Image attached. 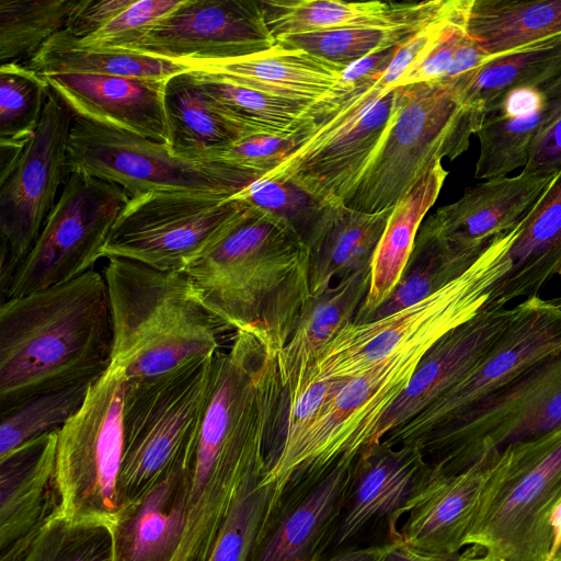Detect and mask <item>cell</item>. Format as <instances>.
I'll list each match as a JSON object with an SVG mask.
<instances>
[{"instance_id":"9a60e30c","label":"cell","mask_w":561,"mask_h":561,"mask_svg":"<svg viewBox=\"0 0 561 561\" xmlns=\"http://www.w3.org/2000/svg\"><path fill=\"white\" fill-rule=\"evenodd\" d=\"M515 307L513 319L480 363L381 442L417 447L466 409L561 350V297L533 296Z\"/></svg>"},{"instance_id":"52a82bcc","label":"cell","mask_w":561,"mask_h":561,"mask_svg":"<svg viewBox=\"0 0 561 561\" xmlns=\"http://www.w3.org/2000/svg\"><path fill=\"white\" fill-rule=\"evenodd\" d=\"M510 241V232L494 239L462 275L423 300L375 321L347 324L319 353L297 397L312 382L353 378L397 351L434 344L473 318L508 270Z\"/></svg>"},{"instance_id":"94428289","label":"cell","mask_w":561,"mask_h":561,"mask_svg":"<svg viewBox=\"0 0 561 561\" xmlns=\"http://www.w3.org/2000/svg\"><path fill=\"white\" fill-rule=\"evenodd\" d=\"M553 561H561V560H553Z\"/></svg>"},{"instance_id":"e0dca14e","label":"cell","mask_w":561,"mask_h":561,"mask_svg":"<svg viewBox=\"0 0 561 561\" xmlns=\"http://www.w3.org/2000/svg\"><path fill=\"white\" fill-rule=\"evenodd\" d=\"M430 476L431 466L415 447L380 440L359 454L325 558L401 542L399 520Z\"/></svg>"},{"instance_id":"91938a15","label":"cell","mask_w":561,"mask_h":561,"mask_svg":"<svg viewBox=\"0 0 561 561\" xmlns=\"http://www.w3.org/2000/svg\"><path fill=\"white\" fill-rule=\"evenodd\" d=\"M553 560H561V549L558 551V553H557V556L554 557Z\"/></svg>"},{"instance_id":"e575fe53","label":"cell","mask_w":561,"mask_h":561,"mask_svg":"<svg viewBox=\"0 0 561 561\" xmlns=\"http://www.w3.org/2000/svg\"><path fill=\"white\" fill-rule=\"evenodd\" d=\"M561 77V33L502 55L480 67L461 91L462 101L485 115L513 90L545 89Z\"/></svg>"},{"instance_id":"4316f807","label":"cell","mask_w":561,"mask_h":561,"mask_svg":"<svg viewBox=\"0 0 561 561\" xmlns=\"http://www.w3.org/2000/svg\"><path fill=\"white\" fill-rule=\"evenodd\" d=\"M394 207L362 211L342 202L322 204L302 236L312 298L336 279L370 265Z\"/></svg>"},{"instance_id":"cb8c5ba5","label":"cell","mask_w":561,"mask_h":561,"mask_svg":"<svg viewBox=\"0 0 561 561\" xmlns=\"http://www.w3.org/2000/svg\"><path fill=\"white\" fill-rule=\"evenodd\" d=\"M456 0L369 1L261 0L265 23L275 41L299 34L347 28L423 26Z\"/></svg>"},{"instance_id":"7402d4cb","label":"cell","mask_w":561,"mask_h":561,"mask_svg":"<svg viewBox=\"0 0 561 561\" xmlns=\"http://www.w3.org/2000/svg\"><path fill=\"white\" fill-rule=\"evenodd\" d=\"M515 312V306L483 305L473 318L442 336L426 352L408 387L385 416L380 440L423 411L478 365Z\"/></svg>"},{"instance_id":"7dc6e473","label":"cell","mask_w":561,"mask_h":561,"mask_svg":"<svg viewBox=\"0 0 561 561\" xmlns=\"http://www.w3.org/2000/svg\"><path fill=\"white\" fill-rule=\"evenodd\" d=\"M295 146V135L280 137L253 134L220 149L213 156V160L253 171L263 178L275 169Z\"/></svg>"},{"instance_id":"f5cc1de1","label":"cell","mask_w":561,"mask_h":561,"mask_svg":"<svg viewBox=\"0 0 561 561\" xmlns=\"http://www.w3.org/2000/svg\"><path fill=\"white\" fill-rule=\"evenodd\" d=\"M382 561H462V554L461 551L449 556L427 554L398 542L386 549Z\"/></svg>"},{"instance_id":"f1b7e54d","label":"cell","mask_w":561,"mask_h":561,"mask_svg":"<svg viewBox=\"0 0 561 561\" xmlns=\"http://www.w3.org/2000/svg\"><path fill=\"white\" fill-rule=\"evenodd\" d=\"M345 68L301 49L275 44L254 55L204 64L194 69L266 94L312 104L334 91Z\"/></svg>"},{"instance_id":"277c9868","label":"cell","mask_w":561,"mask_h":561,"mask_svg":"<svg viewBox=\"0 0 561 561\" xmlns=\"http://www.w3.org/2000/svg\"><path fill=\"white\" fill-rule=\"evenodd\" d=\"M113 327L112 365L126 382L149 380L220 350L224 328L184 272L110 257L104 270Z\"/></svg>"},{"instance_id":"60d3db41","label":"cell","mask_w":561,"mask_h":561,"mask_svg":"<svg viewBox=\"0 0 561 561\" xmlns=\"http://www.w3.org/2000/svg\"><path fill=\"white\" fill-rule=\"evenodd\" d=\"M92 382H77L39 393L1 413L0 457L33 438L61 428L81 409Z\"/></svg>"},{"instance_id":"bcb514c9","label":"cell","mask_w":561,"mask_h":561,"mask_svg":"<svg viewBox=\"0 0 561 561\" xmlns=\"http://www.w3.org/2000/svg\"><path fill=\"white\" fill-rule=\"evenodd\" d=\"M232 197L287 220L301 237L322 205L296 186L268 178L253 181Z\"/></svg>"},{"instance_id":"d590c367","label":"cell","mask_w":561,"mask_h":561,"mask_svg":"<svg viewBox=\"0 0 561 561\" xmlns=\"http://www.w3.org/2000/svg\"><path fill=\"white\" fill-rule=\"evenodd\" d=\"M192 71L218 108L250 135L291 137L308 122L310 103L266 94L210 72Z\"/></svg>"},{"instance_id":"c3c4849f","label":"cell","mask_w":561,"mask_h":561,"mask_svg":"<svg viewBox=\"0 0 561 561\" xmlns=\"http://www.w3.org/2000/svg\"><path fill=\"white\" fill-rule=\"evenodd\" d=\"M348 379H324L312 382L295 400L288 403L285 435L278 451L291 444L307 430Z\"/></svg>"},{"instance_id":"44dd1931","label":"cell","mask_w":561,"mask_h":561,"mask_svg":"<svg viewBox=\"0 0 561 561\" xmlns=\"http://www.w3.org/2000/svg\"><path fill=\"white\" fill-rule=\"evenodd\" d=\"M51 91L75 113L170 146L164 105L168 79L45 73Z\"/></svg>"},{"instance_id":"f546056e","label":"cell","mask_w":561,"mask_h":561,"mask_svg":"<svg viewBox=\"0 0 561 561\" xmlns=\"http://www.w3.org/2000/svg\"><path fill=\"white\" fill-rule=\"evenodd\" d=\"M371 264L312 298L287 344L276 355L288 400L297 397L319 353L355 319L370 287Z\"/></svg>"},{"instance_id":"1f68e13d","label":"cell","mask_w":561,"mask_h":561,"mask_svg":"<svg viewBox=\"0 0 561 561\" xmlns=\"http://www.w3.org/2000/svg\"><path fill=\"white\" fill-rule=\"evenodd\" d=\"M448 171L437 162L394 206L371 263L367 296L354 323L367 322L390 296L412 254L425 214L436 202Z\"/></svg>"},{"instance_id":"9c48e42d","label":"cell","mask_w":561,"mask_h":561,"mask_svg":"<svg viewBox=\"0 0 561 561\" xmlns=\"http://www.w3.org/2000/svg\"><path fill=\"white\" fill-rule=\"evenodd\" d=\"M561 426V350L479 400L417 447L433 473L494 461L506 448Z\"/></svg>"},{"instance_id":"5b68a950","label":"cell","mask_w":561,"mask_h":561,"mask_svg":"<svg viewBox=\"0 0 561 561\" xmlns=\"http://www.w3.org/2000/svg\"><path fill=\"white\" fill-rule=\"evenodd\" d=\"M561 500V426L494 460L463 552L473 561H550Z\"/></svg>"},{"instance_id":"11a10c76","label":"cell","mask_w":561,"mask_h":561,"mask_svg":"<svg viewBox=\"0 0 561 561\" xmlns=\"http://www.w3.org/2000/svg\"><path fill=\"white\" fill-rule=\"evenodd\" d=\"M24 147L22 145L0 142V183L13 171Z\"/></svg>"},{"instance_id":"484cf974","label":"cell","mask_w":561,"mask_h":561,"mask_svg":"<svg viewBox=\"0 0 561 561\" xmlns=\"http://www.w3.org/2000/svg\"><path fill=\"white\" fill-rule=\"evenodd\" d=\"M59 430L0 457V551L25 537L59 507L56 482Z\"/></svg>"},{"instance_id":"3957f363","label":"cell","mask_w":561,"mask_h":561,"mask_svg":"<svg viewBox=\"0 0 561 561\" xmlns=\"http://www.w3.org/2000/svg\"><path fill=\"white\" fill-rule=\"evenodd\" d=\"M113 327L104 275L72 280L0 308V414L43 392L92 381L112 365Z\"/></svg>"},{"instance_id":"ffe728a7","label":"cell","mask_w":561,"mask_h":561,"mask_svg":"<svg viewBox=\"0 0 561 561\" xmlns=\"http://www.w3.org/2000/svg\"><path fill=\"white\" fill-rule=\"evenodd\" d=\"M558 171H525L484 180L438 208L420 230L453 245L484 250L514 229L550 186Z\"/></svg>"},{"instance_id":"83f0119b","label":"cell","mask_w":561,"mask_h":561,"mask_svg":"<svg viewBox=\"0 0 561 561\" xmlns=\"http://www.w3.org/2000/svg\"><path fill=\"white\" fill-rule=\"evenodd\" d=\"M186 461L126 505L113 526V561H174L185 524Z\"/></svg>"},{"instance_id":"8d00e7d4","label":"cell","mask_w":561,"mask_h":561,"mask_svg":"<svg viewBox=\"0 0 561 561\" xmlns=\"http://www.w3.org/2000/svg\"><path fill=\"white\" fill-rule=\"evenodd\" d=\"M484 250L456 247L419 230L399 282L367 322L400 311L439 290L462 275Z\"/></svg>"},{"instance_id":"6da1fadb","label":"cell","mask_w":561,"mask_h":561,"mask_svg":"<svg viewBox=\"0 0 561 561\" xmlns=\"http://www.w3.org/2000/svg\"><path fill=\"white\" fill-rule=\"evenodd\" d=\"M288 393L277 357L236 332L214 355L201 428L186 462L184 540L207 548L243 491L262 479L285 435Z\"/></svg>"},{"instance_id":"ab89813d","label":"cell","mask_w":561,"mask_h":561,"mask_svg":"<svg viewBox=\"0 0 561 561\" xmlns=\"http://www.w3.org/2000/svg\"><path fill=\"white\" fill-rule=\"evenodd\" d=\"M78 0H0V61H27L62 31Z\"/></svg>"},{"instance_id":"f6af8a7d","label":"cell","mask_w":561,"mask_h":561,"mask_svg":"<svg viewBox=\"0 0 561 561\" xmlns=\"http://www.w3.org/2000/svg\"><path fill=\"white\" fill-rule=\"evenodd\" d=\"M183 0H135L96 33L75 41L58 33L41 49H112L133 45L160 19L173 11Z\"/></svg>"},{"instance_id":"ac0fdd59","label":"cell","mask_w":561,"mask_h":561,"mask_svg":"<svg viewBox=\"0 0 561 561\" xmlns=\"http://www.w3.org/2000/svg\"><path fill=\"white\" fill-rule=\"evenodd\" d=\"M276 44L255 0H183L128 50L192 65L254 55Z\"/></svg>"},{"instance_id":"816d5d0a","label":"cell","mask_w":561,"mask_h":561,"mask_svg":"<svg viewBox=\"0 0 561 561\" xmlns=\"http://www.w3.org/2000/svg\"><path fill=\"white\" fill-rule=\"evenodd\" d=\"M561 168V112L551 118L533 141L525 171H558Z\"/></svg>"},{"instance_id":"f35d334b","label":"cell","mask_w":561,"mask_h":561,"mask_svg":"<svg viewBox=\"0 0 561 561\" xmlns=\"http://www.w3.org/2000/svg\"><path fill=\"white\" fill-rule=\"evenodd\" d=\"M25 65L41 75L87 73L145 79H169L194 69L188 64L123 48L39 49Z\"/></svg>"},{"instance_id":"d6a6232c","label":"cell","mask_w":561,"mask_h":561,"mask_svg":"<svg viewBox=\"0 0 561 561\" xmlns=\"http://www.w3.org/2000/svg\"><path fill=\"white\" fill-rule=\"evenodd\" d=\"M164 105L170 147L179 156L213 160L217 151L250 135L218 108L192 70L168 79Z\"/></svg>"},{"instance_id":"d6986e66","label":"cell","mask_w":561,"mask_h":561,"mask_svg":"<svg viewBox=\"0 0 561 561\" xmlns=\"http://www.w3.org/2000/svg\"><path fill=\"white\" fill-rule=\"evenodd\" d=\"M354 460L294 474L277 488L251 561H322L335 530Z\"/></svg>"},{"instance_id":"b9f144b4","label":"cell","mask_w":561,"mask_h":561,"mask_svg":"<svg viewBox=\"0 0 561 561\" xmlns=\"http://www.w3.org/2000/svg\"><path fill=\"white\" fill-rule=\"evenodd\" d=\"M50 92L43 75L12 61L0 67V142L25 146L38 127Z\"/></svg>"},{"instance_id":"9f6ffc18","label":"cell","mask_w":561,"mask_h":561,"mask_svg":"<svg viewBox=\"0 0 561 561\" xmlns=\"http://www.w3.org/2000/svg\"><path fill=\"white\" fill-rule=\"evenodd\" d=\"M550 526L552 531V551L550 561H552L561 549V500L552 512Z\"/></svg>"},{"instance_id":"6f0895ef","label":"cell","mask_w":561,"mask_h":561,"mask_svg":"<svg viewBox=\"0 0 561 561\" xmlns=\"http://www.w3.org/2000/svg\"><path fill=\"white\" fill-rule=\"evenodd\" d=\"M547 100H561V77L542 89Z\"/></svg>"},{"instance_id":"4fadbf2b","label":"cell","mask_w":561,"mask_h":561,"mask_svg":"<svg viewBox=\"0 0 561 561\" xmlns=\"http://www.w3.org/2000/svg\"><path fill=\"white\" fill-rule=\"evenodd\" d=\"M245 206L234 197L206 194L130 197L111 228L101 257L185 272L228 231Z\"/></svg>"},{"instance_id":"ba28073f","label":"cell","mask_w":561,"mask_h":561,"mask_svg":"<svg viewBox=\"0 0 561 561\" xmlns=\"http://www.w3.org/2000/svg\"><path fill=\"white\" fill-rule=\"evenodd\" d=\"M214 355L149 380L126 382L119 512L188 459L208 399Z\"/></svg>"},{"instance_id":"f907efd6","label":"cell","mask_w":561,"mask_h":561,"mask_svg":"<svg viewBox=\"0 0 561 561\" xmlns=\"http://www.w3.org/2000/svg\"><path fill=\"white\" fill-rule=\"evenodd\" d=\"M466 26L457 28L440 42L424 60L403 76L397 88L426 82H442L448 75L458 49L467 38Z\"/></svg>"},{"instance_id":"603a6c76","label":"cell","mask_w":561,"mask_h":561,"mask_svg":"<svg viewBox=\"0 0 561 561\" xmlns=\"http://www.w3.org/2000/svg\"><path fill=\"white\" fill-rule=\"evenodd\" d=\"M494 461H479L454 474L431 476L400 526L401 542L422 553L449 556L463 550Z\"/></svg>"},{"instance_id":"d4e9b609","label":"cell","mask_w":561,"mask_h":561,"mask_svg":"<svg viewBox=\"0 0 561 561\" xmlns=\"http://www.w3.org/2000/svg\"><path fill=\"white\" fill-rule=\"evenodd\" d=\"M508 270L488 291L484 306L507 307L518 298L539 296L561 277V168L542 196L511 230L505 252Z\"/></svg>"},{"instance_id":"30bf717a","label":"cell","mask_w":561,"mask_h":561,"mask_svg":"<svg viewBox=\"0 0 561 561\" xmlns=\"http://www.w3.org/2000/svg\"><path fill=\"white\" fill-rule=\"evenodd\" d=\"M68 165L123 187L129 197L190 193L232 197L260 174L221 161L174 153L167 144L76 116L68 138Z\"/></svg>"},{"instance_id":"2e32d148","label":"cell","mask_w":561,"mask_h":561,"mask_svg":"<svg viewBox=\"0 0 561 561\" xmlns=\"http://www.w3.org/2000/svg\"><path fill=\"white\" fill-rule=\"evenodd\" d=\"M75 117L50 89L38 127L0 183L2 291L31 251L70 174L67 148Z\"/></svg>"},{"instance_id":"7a4b0ae2","label":"cell","mask_w":561,"mask_h":561,"mask_svg":"<svg viewBox=\"0 0 561 561\" xmlns=\"http://www.w3.org/2000/svg\"><path fill=\"white\" fill-rule=\"evenodd\" d=\"M184 273L224 328L253 335L274 355L312 300L301 234L287 220L249 205Z\"/></svg>"},{"instance_id":"7c38bea8","label":"cell","mask_w":561,"mask_h":561,"mask_svg":"<svg viewBox=\"0 0 561 561\" xmlns=\"http://www.w3.org/2000/svg\"><path fill=\"white\" fill-rule=\"evenodd\" d=\"M402 94L403 87L389 90L378 80L335 104L322 121L295 135L296 146L263 178L289 183L321 204L344 203L373 159Z\"/></svg>"},{"instance_id":"8fae6325","label":"cell","mask_w":561,"mask_h":561,"mask_svg":"<svg viewBox=\"0 0 561 561\" xmlns=\"http://www.w3.org/2000/svg\"><path fill=\"white\" fill-rule=\"evenodd\" d=\"M125 388V370L111 365L93 380L81 409L59 430L57 511L70 520L112 527L117 518Z\"/></svg>"},{"instance_id":"74e56055","label":"cell","mask_w":561,"mask_h":561,"mask_svg":"<svg viewBox=\"0 0 561 561\" xmlns=\"http://www.w3.org/2000/svg\"><path fill=\"white\" fill-rule=\"evenodd\" d=\"M0 561H113L112 530L104 524L70 520L55 511L0 551Z\"/></svg>"},{"instance_id":"681fc988","label":"cell","mask_w":561,"mask_h":561,"mask_svg":"<svg viewBox=\"0 0 561 561\" xmlns=\"http://www.w3.org/2000/svg\"><path fill=\"white\" fill-rule=\"evenodd\" d=\"M135 0H78L66 26L58 34L70 39H83L106 25Z\"/></svg>"},{"instance_id":"5bb4252c","label":"cell","mask_w":561,"mask_h":561,"mask_svg":"<svg viewBox=\"0 0 561 561\" xmlns=\"http://www.w3.org/2000/svg\"><path fill=\"white\" fill-rule=\"evenodd\" d=\"M129 198L117 184L71 172L3 296L7 299L25 296L93 270L113 224Z\"/></svg>"},{"instance_id":"4dcf8cb0","label":"cell","mask_w":561,"mask_h":561,"mask_svg":"<svg viewBox=\"0 0 561 561\" xmlns=\"http://www.w3.org/2000/svg\"><path fill=\"white\" fill-rule=\"evenodd\" d=\"M560 112L561 100H547L540 89L511 91L484 116L477 133L479 156L474 178L489 180L524 169L536 136Z\"/></svg>"},{"instance_id":"db71d44e","label":"cell","mask_w":561,"mask_h":561,"mask_svg":"<svg viewBox=\"0 0 561 561\" xmlns=\"http://www.w3.org/2000/svg\"><path fill=\"white\" fill-rule=\"evenodd\" d=\"M388 547H368L346 550L325 558L322 561H382Z\"/></svg>"},{"instance_id":"680465c9","label":"cell","mask_w":561,"mask_h":561,"mask_svg":"<svg viewBox=\"0 0 561 561\" xmlns=\"http://www.w3.org/2000/svg\"><path fill=\"white\" fill-rule=\"evenodd\" d=\"M461 554H462V561H473L463 552V550L461 551Z\"/></svg>"},{"instance_id":"8992f818","label":"cell","mask_w":561,"mask_h":561,"mask_svg":"<svg viewBox=\"0 0 561 561\" xmlns=\"http://www.w3.org/2000/svg\"><path fill=\"white\" fill-rule=\"evenodd\" d=\"M484 116L454 84L403 87L399 108L344 204L368 213L394 207L437 162L467 151Z\"/></svg>"},{"instance_id":"ee69618b","label":"cell","mask_w":561,"mask_h":561,"mask_svg":"<svg viewBox=\"0 0 561 561\" xmlns=\"http://www.w3.org/2000/svg\"><path fill=\"white\" fill-rule=\"evenodd\" d=\"M263 479L249 485L227 516L207 561H251L270 508L277 495L275 484Z\"/></svg>"},{"instance_id":"7bdbcfd3","label":"cell","mask_w":561,"mask_h":561,"mask_svg":"<svg viewBox=\"0 0 561 561\" xmlns=\"http://www.w3.org/2000/svg\"><path fill=\"white\" fill-rule=\"evenodd\" d=\"M426 25L317 32L286 36L276 44L347 67L379 49L402 46Z\"/></svg>"},{"instance_id":"836d02e7","label":"cell","mask_w":561,"mask_h":561,"mask_svg":"<svg viewBox=\"0 0 561 561\" xmlns=\"http://www.w3.org/2000/svg\"><path fill=\"white\" fill-rule=\"evenodd\" d=\"M466 32L497 58L561 33V0H472Z\"/></svg>"}]
</instances>
